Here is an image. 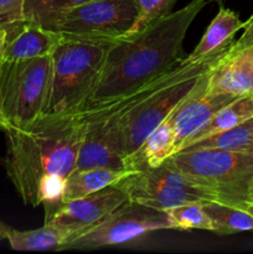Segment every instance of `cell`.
Here are the masks:
<instances>
[{
  "instance_id": "1",
  "label": "cell",
  "mask_w": 253,
  "mask_h": 254,
  "mask_svg": "<svg viewBox=\"0 0 253 254\" xmlns=\"http://www.w3.org/2000/svg\"><path fill=\"white\" fill-rule=\"evenodd\" d=\"M211 0H192L178 11L114 40L77 114L108 107L180 64L189 27Z\"/></svg>"
},
{
  "instance_id": "10",
  "label": "cell",
  "mask_w": 253,
  "mask_h": 254,
  "mask_svg": "<svg viewBox=\"0 0 253 254\" xmlns=\"http://www.w3.org/2000/svg\"><path fill=\"white\" fill-rule=\"evenodd\" d=\"M128 201L129 197L126 191L117 185H111L91 195L61 202L55 207L45 208V225L52 226L66 233L71 243L81 233L98 225Z\"/></svg>"
},
{
  "instance_id": "12",
  "label": "cell",
  "mask_w": 253,
  "mask_h": 254,
  "mask_svg": "<svg viewBox=\"0 0 253 254\" xmlns=\"http://www.w3.org/2000/svg\"><path fill=\"white\" fill-rule=\"evenodd\" d=\"M240 97L231 94L208 93L205 88L186 99L170 117L175 131V154L183 149L186 141L200 130L221 108Z\"/></svg>"
},
{
  "instance_id": "22",
  "label": "cell",
  "mask_w": 253,
  "mask_h": 254,
  "mask_svg": "<svg viewBox=\"0 0 253 254\" xmlns=\"http://www.w3.org/2000/svg\"><path fill=\"white\" fill-rule=\"evenodd\" d=\"M202 203L189 202L166 210L174 223V230H203L212 232V221Z\"/></svg>"
},
{
  "instance_id": "31",
  "label": "cell",
  "mask_w": 253,
  "mask_h": 254,
  "mask_svg": "<svg viewBox=\"0 0 253 254\" xmlns=\"http://www.w3.org/2000/svg\"></svg>"
},
{
  "instance_id": "29",
  "label": "cell",
  "mask_w": 253,
  "mask_h": 254,
  "mask_svg": "<svg viewBox=\"0 0 253 254\" xmlns=\"http://www.w3.org/2000/svg\"><path fill=\"white\" fill-rule=\"evenodd\" d=\"M246 24H253V14H252V16L248 19V21H246Z\"/></svg>"
},
{
  "instance_id": "7",
  "label": "cell",
  "mask_w": 253,
  "mask_h": 254,
  "mask_svg": "<svg viewBox=\"0 0 253 254\" xmlns=\"http://www.w3.org/2000/svg\"><path fill=\"white\" fill-rule=\"evenodd\" d=\"M136 17V0H91L30 21L62 37L114 41L133 30Z\"/></svg>"
},
{
  "instance_id": "21",
  "label": "cell",
  "mask_w": 253,
  "mask_h": 254,
  "mask_svg": "<svg viewBox=\"0 0 253 254\" xmlns=\"http://www.w3.org/2000/svg\"><path fill=\"white\" fill-rule=\"evenodd\" d=\"M202 205L212 221V232L225 236L253 231V215L248 211L216 201H207Z\"/></svg>"
},
{
  "instance_id": "9",
  "label": "cell",
  "mask_w": 253,
  "mask_h": 254,
  "mask_svg": "<svg viewBox=\"0 0 253 254\" xmlns=\"http://www.w3.org/2000/svg\"><path fill=\"white\" fill-rule=\"evenodd\" d=\"M161 230H174L166 211L128 201L98 225L71 241L66 250H96L124 245Z\"/></svg>"
},
{
  "instance_id": "3",
  "label": "cell",
  "mask_w": 253,
  "mask_h": 254,
  "mask_svg": "<svg viewBox=\"0 0 253 254\" xmlns=\"http://www.w3.org/2000/svg\"><path fill=\"white\" fill-rule=\"evenodd\" d=\"M6 175L22 202L40 206L37 189L47 175L67 179L74 170L83 134L78 114H44L32 123L4 130Z\"/></svg>"
},
{
  "instance_id": "24",
  "label": "cell",
  "mask_w": 253,
  "mask_h": 254,
  "mask_svg": "<svg viewBox=\"0 0 253 254\" xmlns=\"http://www.w3.org/2000/svg\"><path fill=\"white\" fill-rule=\"evenodd\" d=\"M87 1L91 0H26L25 17L26 20H35L42 15L77 6Z\"/></svg>"
},
{
  "instance_id": "25",
  "label": "cell",
  "mask_w": 253,
  "mask_h": 254,
  "mask_svg": "<svg viewBox=\"0 0 253 254\" xmlns=\"http://www.w3.org/2000/svg\"><path fill=\"white\" fill-rule=\"evenodd\" d=\"M26 0H0V29H14L26 20Z\"/></svg>"
},
{
  "instance_id": "17",
  "label": "cell",
  "mask_w": 253,
  "mask_h": 254,
  "mask_svg": "<svg viewBox=\"0 0 253 254\" xmlns=\"http://www.w3.org/2000/svg\"><path fill=\"white\" fill-rule=\"evenodd\" d=\"M129 170H114V169H87V170L72 171L64 183L62 202L83 197L101 191L126 178Z\"/></svg>"
},
{
  "instance_id": "26",
  "label": "cell",
  "mask_w": 253,
  "mask_h": 254,
  "mask_svg": "<svg viewBox=\"0 0 253 254\" xmlns=\"http://www.w3.org/2000/svg\"><path fill=\"white\" fill-rule=\"evenodd\" d=\"M7 31L5 29H0V64L4 61L5 49H6Z\"/></svg>"
},
{
  "instance_id": "23",
  "label": "cell",
  "mask_w": 253,
  "mask_h": 254,
  "mask_svg": "<svg viewBox=\"0 0 253 254\" xmlns=\"http://www.w3.org/2000/svg\"><path fill=\"white\" fill-rule=\"evenodd\" d=\"M176 1L178 0H136L138 17L130 32L138 31L150 22L173 12V7Z\"/></svg>"
},
{
  "instance_id": "30",
  "label": "cell",
  "mask_w": 253,
  "mask_h": 254,
  "mask_svg": "<svg viewBox=\"0 0 253 254\" xmlns=\"http://www.w3.org/2000/svg\"><path fill=\"white\" fill-rule=\"evenodd\" d=\"M211 1H218V2H221V0H211Z\"/></svg>"
},
{
  "instance_id": "14",
  "label": "cell",
  "mask_w": 253,
  "mask_h": 254,
  "mask_svg": "<svg viewBox=\"0 0 253 254\" xmlns=\"http://www.w3.org/2000/svg\"><path fill=\"white\" fill-rule=\"evenodd\" d=\"M175 131L170 118L154 129L139 148L126 159V169L140 171L159 168L175 154Z\"/></svg>"
},
{
  "instance_id": "28",
  "label": "cell",
  "mask_w": 253,
  "mask_h": 254,
  "mask_svg": "<svg viewBox=\"0 0 253 254\" xmlns=\"http://www.w3.org/2000/svg\"><path fill=\"white\" fill-rule=\"evenodd\" d=\"M245 210H246V211H248V212H250L251 215H253V201H251V202L248 203L247 206H246Z\"/></svg>"
},
{
  "instance_id": "8",
  "label": "cell",
  "mask_w": 253,
  "mask_h": 254,
  "mask_svg": "<svg viewBox=\"0 0 253 254\" xmlns=\"http://www.w3.org/2000/svg\"><path fill=\"white\" fill-rule=\"evenodd\" d=\"M116 185L126 191L129 201L156 210L166 211L189 202H217L211 191L165 164L148 170L130 171Z\"/></svg>"
},
{
  "instance_id": "19",
  "label": "cell",
  "mask_w": 253,
  "mask_h": 254,
  "mask_svg": "<svg viewBox=\"0 0 253 254\" xmlns=\"http://www.w3.org/2000/svg\"><path fill=\"white\" fill-rule=\"evenodd\" d=\"M6 240L9 241L11 250L24 252L62 251L66 250L69 243L66 233L49 225L30 231H16L11 228Z\"/></svg>"
},
{
  "instance_id": "18",
  "label": "cell",
  "mask_w": 253,
  "mask_h": 254,
  "mask_svg": "<svg viewBox=\"0 0 253 254\" xmlns=\"http://www.w3.org/2000/svg\"><path fill=\"white\" fill-rule=\"evenodd\" d=\"M253 117V96H243L240 98L235 99L227 104L226 107L221 108L202 128L198 131H196L190 139L185 143L186 146L191 145V144L196 143L198 140L208 138L211 135L225 131L227 129L233 128V127L238 126V124L243 123L247 119ZM181 149V150H183Z\"/></svg>"
},
{
  "instance_id": "15",
  "label": "cell",
  "mask_w": 253,
  "mask_h": 254,
  "mask_svg": "<svg viewBox=\"0 0 253 254\" xmlns=\"http://www.w3.org/2000/svg\"><path fill=\"white\" fill-rule=\"evenodd\" d=\"M98 168L126 170L124 159L112 148L104 134L96 127L83 123V134L73 171Z\"/></svg>"
},
{
  "instance_id": "20",
  "label": "cell",
  "mask_w": 253,
  "mask_h": 254,
  "mask_svg": "<svg viewBox=\"0 0 253 254\" xmlns=\"http://www.w3.org/2000/svg\"><path fill=\"white\" fill-rule=\"evenodd\" d=\"M198 149H220L238 153H253V117L233 128L196 141L184 148L183 150L190 151Z\"/></svg>"
},
{
  "instance_id": "6",
  "label": "cell",
  "mask_w": 253,
  "mask_h": 254,
  "mask_svg": "<svg viewBox=\"0 0 253 254\" xmlns=\"http://www.w3.org/2000/svg\"><path fill=\"white\" fill-rule=\"evenodd\" d=\"M51 82V56L0 64V131L24 127L44 114Z\"/></svg>"
},
{
  "instance_id": "5",
  "label": "cell",
  "mask_w": 253,
  "mask_h": 254,
  "mask_svg": "<svg viewBox=\"0 0 253 254\" xmlns=\"http://www.w3.org/2000/svg\"><path fill=\"white\" fill-rule=\"evenodd\" d=\"M112 42L62 39L51 54V82L44 114L78 113Z\"/></svg>"
},
{
  "instance_id": "4",
  "label": "cell",
  "mask_w": 253,
  "mask_h": 254,
  "mask_svg": "<svg viewBox=\"0 0 253 254\" xmlns=\"http://www.w3.org/2000/svg\"><path fill=\"white\" fill-rule=\"evenodd\" d=\"M164 164L211 191L217 202L245 210L253 201V153L220 149L183 150Z\"/></svg>"
},
{
  "instance_id": "13",
  "label": "cell",
  "mask_w": 253,
  "mask_h": 254,
  "mask_svg": "<svg viewBox=\"0 0 253 254\" xmlns=\"http://www.w3.org/2000/svg\"><path fill=\"white\" fill-rule=\"evenodd\" d=\"M63 37L37 22L25 20L14 29L7 30L4 61L51 56Z\"/></svg>"
},
{
  "instance_id": "16",
  "label": "cell",
  "mask_w": 253,
  "mask_h": 254,
  "mask_svg": "<svg viewBox=\"0 0 253 254\" xmlns=\"http://www.w3.org/2000/svg\"><path fill=\"white\" fill-rule=\"evenodd\" d=\"M246 22L240 19L235 11L226 7L220 6L217 15L206 29L202 39L193 49L189 56L185 57L186 61H196L212 56L217 52L225 51L233 42V36L241 29H245Z\"/></svg>"
},
{
  "instance_id": "27",
  "label": "cell",
  "mask_w": 253,
  "mask_h": 254,
  "mask_svg": "<svg viewBox=\"0 0 253 254\" xmlns=\"http://www.w3.org/2000/svg\"><path fill=\"white\" fill-rule=\"evenodd\" d=\"M10 231H11V228H10L9 226L5 225V223H2L1 221H0V241L6 240L7 235H9Z\"/></svg>"
},
{
  "instance_id": "2",
  "label": "cell",
  "mask_w": 253,
  "mask_h": 254,
  "mask_svg": "<svg viewBox=\"0 0 253 254\" xmlns=\"http://www.w3.org/2000/svg\"><path fill=\"white\" fill-rule=\"evenodd\" d=\"M225 51L196 61H183L158 79L108 107L78 114L83 123L98 128L124 159L191 96L205 88L208 73Z\"/></svg>"
},
{
  "instance_id": "11",
  "label": "cell",
  "mask_w": 253,
  "mask_h": 254,
  "mask_svg": "<svg viewBox=\"0 0 253 254\" xmlns=\"http://www.w3.org/2000/svg\"><path fill=\"white\" fill-rule=\"evenodd\" d=\"M245 30L211 68L206 84L208 93L253 96V24H246Z\"/></svg>"
}]
</instances>
